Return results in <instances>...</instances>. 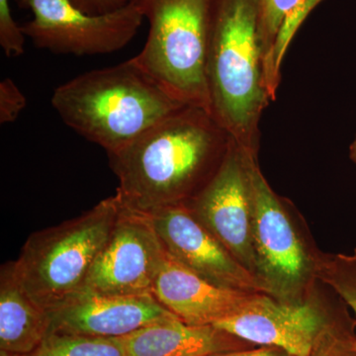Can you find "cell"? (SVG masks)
I'll return each instance as SVG.
<instances>
[{
	"label": "cell",
	"mask_w": 356,
	"mask_h": 356,
	"mask_svg": "<svg viewBox=\"0 0 356 356\" xmlns=\"http://www.w3.org/2000/svg\"><path fill=\"white\" fill-rule=\"evenodd\" d=\"M232 139L209 112L185 105L108 154L116 194L144 213L189 203L219 170Z\"/></svg>",
	"instance_id": "1"
},
{
	"label": "cell",
	"mask_w": 356,
	"mask_h": 356,
	"mask_svg": "<svg viewBox=\"0 0 356 356\" xmlns=\"http://www.w3.org/2000/svg\"><path fill=\"white\" fill-rule=\"evenodd\" d=\"M51 106L65 125L107 154L185 106L170 97L133 58L79 74L54 91Z\"/></svg>",
	"instance_id": "2"
},
{
	"label": "cell",
	"mask_w": 356,
	"mask_h": 356,
	"mask_svg": "<svg viewBox=\"0 0 356 356\" xmlns=\"http://www.w3.org/2000/svg\"><path fill=\"white\" fill-rule=\"evenodd\" d=\"M212 116L248 151H259L268 104L257 0H217L208 58Z\"/></svg>",
	"instance_id": "3"
},
{
	"label": "cell",
	"mask_w": 356,
	"mask_h": 356,
	"mask_svg": "<svg viewBox=\"0 0 356 356\" xmlns=\"http://www.w3.org/2000/svg\"><path fill=\"white\" fill-rule=\"evenodd\" d=\"M149 31L132 58L170 97L211 111L208 58L214 0H135Z\"/></svg>",
	"instance_id": "4"
},
{
	"label": "cell",
	"mask_w": 356,
	"mask_h": 356,
	"mask_svg": "<svg viewBox=\"0 0 356 356\" xmlns=\"http://www.w3.org/2000/svg\"><path fill=\"white\" fill-rule=\"evenodd\" d=\"M120 209L117 194L79 215L35 232L14 261L26 292L44 311L81 291Z\"/></svg>",
	"instance_id": "5"
},
{
	"label": "cell",
	"mask_w": 356,
	"mask_h": 356,
	"mask_svg": "<svg viewBox=\"0 0 356 356\" xmlns=\"http://www.w3.org/2000/svg\"><path fill=\"white\" fill-rule=\"evenodd\" d=\"M241 149L252 206L255 277L273 298L290 303L305 301L318 281V250L306 236L290 202L278 196L262 175L257 153Z\"/></svg>",
	"instance_id": "6"
},
{
	"label": "cell",
	"mask_w": 356,
	"mask_h": 356,
	"mask_svg": "<svg viewBox=\"0 0 356 356\" xmlns=\"http://www.w3.org/2000/svg\"><path fill=\"white\" fill-rule=\"evenodd\" d=\"M33 18L21 25L26 38L41 50L58 55H108L120 51L137 35L144 15L137 2L102 15H90L69 0H14Z\"/></svg>",
	"instance_id": "7"
},
{
	"label": "cell",
	"mask_w": 356,
	"mask_h": 356,
	"mask_svg": "<svg viewBox=\"0 0 356 356\" xmlns=\"http://www.w3.org/2000/svg\"><path fill=\"white\" fill-rule=\"evenodd\" d=\"M348 315L343 306L323 300L317 289L299 303L255 293L238 313L213 325L255 346H275L292 356H308Z\"/></svg>",
	"instance_id": "8"
},
{
	"label": "cell",
	"mask_w": 356,
	"mask_h": 356,
	"mask_svg": "<svg viewBox=\"0 0 356 356\" xmlns=\"http://www.w3.org/2000/svg\"><path fill=\"white\" fill-rule=\"evenodd\" d=\"M165 257L149 215L120 200L118 216L84 288L104 294L152 295Z\"/></svg>",
	"instance_id": "9"
},
{
	"label": "cell",
	"mask_w": 356,
	"mask_h": 356,
	"mask_svg": "<svg viewBox=\"0 0 356 356\" xmlns=\"http://www.w3.org/2000/svg\"><path fill=\"white\" fill-rule=\"evenodd\" d=\"M186 205L255 277L250 191L242 149L235 140L232 139L228 153L215 177Z\"/></svg>",
	"instance_id": "10"
},
{
	"label": "cell",
	"mask_w": 356,
	"mask_h": 356,
	"mask_svg": "<svg viewBox=\"0 0 356 356\" xmlns=\"http://www.w3.org/2000/svg\"><path fill=\"white\" fill-rule=\"evenodd\" d=\"M147 214L165 252L180 264L218 286L264 293L257 278L229 254L186 204Z\"/></svg>",
	"instance_id": "11"
},
{
	"label": "cell",
	"mask_w": 356,
	"mask_h": 356,
	"mask_svg": "<svg viewBox=\"0 0 356 356\" xmlns=\"http://www.w3.org/2000/svg\"><path fill=\"white\" fill-rule=\"evenodd\" d=\"M49 316L50 332L95 337H124L154 323L177 318L153 295L104 294L86 288Z\"/></svg>",
	"instance_id": "12"
},
{
	"label": "cell",
	"mask_w": 356,
	"mask_h": 356,
	"mask_svg": "<svg viewBox=\"0 0 356 356\" xmlns=\"http://www.w3.org/2000/svg\"><path fill=\"white\" fill-rule=\"evenodd\" d=\"M255 293L213 284L166 252L152 295L187 325H212L238 313Z\"/></svg>",
	"instance_id": "13"
},
{
	"label": "cell",
	"mask_w": 356,
	"mask_h": 356,
	"mask_svg": "<svg viewBox=\"0 0 356 356\" xmlns=\"http://www.w3.org/2000/svg\"><path fill=\"white\" fill-rule=\"evenodd\" d=\"M126 356H210L255 344L215 325H191L178 318L161 321L121 337Z\"/></svg>",
	"instance_id": "14"
},
{
	"label": "cell",
	"mask_w": 356,
	"mask_h": 356,
	"mask_svg": "<svg viewBox=\"0 0 356 356\" xmlns=\"http://www.w3.org/2000/svg\"><path fill=\"white\" fill-rule=\"evenodd\" d=\"M50 316L35 303L16 274L14 261L0 271V353H32L50 332Z\"/></svg>",
	"instance_id": "15"
},
{
	"label": "cell",
	"mask_w": 356,
	"mask_h": 356,
	"mask_svg": "<svg viewBox=\"0 0 356 356\" xmlns=\"http://www.w3.org/2000/svg\"><path fill=\"white\" fill-rule=\"evenodd\" d=\"M1 356H10L1 353ZM18 356H126L121 337L50 332L32 353Z\"/></svg>",
	"instance_id": "16"
},
{
	"label": "cell",
	"mask_w": 356,
	"mask_h": 356,
	"mask_svg": "<svg viewBox=\"0 0 356 356\" xmlns=\"http://www.w3.org/2000/svg\"><path fill=\"white\" fill-rule=\"evenodd\" d=\"M299 0H259V32L264 53V81L271 100H275L273 83V55L276 40L285 21Z\"/></svg>",
	"instance_id": "17"
},
{
	"label": "cell",
	"mask_w": 356,
	"mask_h": 356,
	"mask_svg": "<svg viewBox=\"0 0 356 356\" xmlns=\"http://www.w3.org/2000/svg\"><path fill=\"white\" fill-rule=\"evenodd\" d=\"M316 277L331 288L356 318V250L353 254H324L318 250Z\"/></svg>",
	"instance_id": "18"
},
{
	"label": "cell",
	"mask_w": 356,
	"mask_h": 356,
	"mask_svg": "<svg viewBox=\"0 0 356 356\" xmlns=\"http://www.w3.org/2000/svg\"><path fill=\"white\" fill-rule=\"evenodd\" d=\"M320 1L321 0H299L296 8L281 28L275 46H274L273 65H271L274 90H277L278 86H280L281 65H282L283 58L286 54L288 47L292 42L293 37L298 31L300 26L302 25L304 20L308 17L309 14Z\"/></svg>",
	"instance_id": "19"
},
{
	"label": "cell",
	"mask_w": 356,
	"mask_h": 356,
	"mask_svg": "<svg viewBox=\"0 0 356 356\" xmlns=\"http://www.w3.org/2000/svg\"><path fill=\"white\" fill-rule=\"evenodd\" d=\"M356 321L348 315L327 332L308 356H356Z\"/></svg>",
	"instance_id": "20"
},
{
	"label": "cell",
	"mask_w": 356,
	"mask_h": 356,
	"mask_svg": "<svg viewBox=\"0 0 356 356\" xmlns=\"http://www.w3.org/2000/svg\"><path fill=\"white\" fill-rule=\"evenodd\" d=\"M25 35L21 25L13 19L10 0H0V46L7 58L20 57L24 54Z\"/></svg>",
	"instance_id": "21"
},
{
	"label": "cell",
	"mask_w": 356,
	"mask_h": 356,
	"mask_svg": "<svg viewBox=\"0 0 356 356\" xmlns=\"http://www.w3.org/2000/svg\"><path fill=\"white\" fill-rule=\"evenodd\" d=\"M27 99L17 84L6 77L0 83V124L13 123L25 109Z\"/></svg>",
	"instance_id": "22"
},
{
	"label": "cell",
	"mask_w": 356,
	"mask_h": 356,
	"mask_svg": "<svg viewBox=\"0 0 356 356\" xmlns=\"http://www.w3.org/2000/svg\"><path fill=\"white\" fill-rule=\"evenodd\" d=\"M72 6L90 15H102L127 6L131 0H69Z\"/></svg>",
	"instance_id": "23"
},
{
	"label": "cell",
	"mask_w": 356,
	"mask_h": 356,
	"mask_svg": "<svg viewBox=\"0 0 356 356\" xmlns=\"http://www.w3.org/2000/svg\"><path fill=\"white\" fill-rule=\"evenodd\" d=\"M210 356H292L275 346H257L248 350L226 351V353H215Z\"/></svg>",
	"instance_id": "24"
},
{
	"label": "cell",
	"mask_w": 356,
	"mask_h": 356,
	"mask_svg": "<svg viewBox=\"0 0 356 356\" xmlns=\"http://www.w3.org/2000/svg\"><path fill=\"white\" fill-rule=\"evenodd\" d=\"M350 156L351 159V161H353V163L356 165V135L355 140H353V143H351L350 147Z\"/></svg>",
	"instance_id": "25"
}]
</instances>
